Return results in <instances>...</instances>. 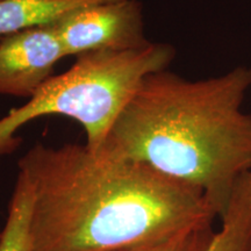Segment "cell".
Returning <instances> with one entry per match:
<instances>
[{
	"instance_id": "obj_1",
	"label": "cell",
	"mask_w": 251,
	"mask_h": 251,
	"mask_svg": "<svg viewBox=\"0 0 251 251\" xmlns=\"http://www.w3.org/2000/svg\"><path fill=\"white\" fill-rule=\"evenodd\" d=\"M18 166L31 188L28 251H121L218 218L199 188L85 144H35Z\"/></svg>"
},
{
	"instance_id": "obj_2",
	"label": "cell",
	"mask_w": 251,
	"mask_h": 251,
	"mask_svg": "<svg viewBox=\"0 0 251 251\" xmlns=\"http://www.w3.org/2000/svg\"><path fill=\"white\" fill-rule=\"evenodd\" d=\"M251 67L187 79L162 70L131 96L99 151L144 163L199 188L218 218L251 170Z\"/></svg>"
},
{
	"instance_id": "obj_3",
	"label": "cell",
	"mask_w": 251,
	"mask_h": 251,
	"mask_svg": "<svg viewBox=\"0 0 251 251\" xmlns=\"http://www.w3.org/2000/svg\"><path fill=\"white\" fill-rule=\"evenodd\" d=\"M176 50L168 43L126 51H92L77 56L72 67L52 76L24 106L0 119V157L15 151L17 131L46 115L76 120L86 134L85 146L97 152L144 78L166 70Z\"/></svg>"
},
{
	"instance_id": "obj_4",
	"label": "cell",
	"mask_w": 251,
	"mask_h": 251,
	"mask_svg": "<svg viewBox=\"0 0 251 251\" xmlns=\"http://www.w3.org/2000/svg\"><path fill=\"white\" fill-rule=\"evenodd\" d=\"M65 56L92 51H126L148 47L143 6L139 0H119L79 8L55 24Z\"/></svg>"
},
{
	"instance_id": "obj_5",
	"label": "cell",
	"mask_w": 251,
	"mask_h": 251,
	"mask_svg": "<svg viewBox=\"0 0 251 251\" xmlns=\"http://www.w3.org/2000/svg\"><path fill=\"white\" fill-rule=\"evenodd\" d=\"M67 57L55 27L31 28L0 40V96L30 99Z\"/></svg>"
},
{
	"instance_id": "obj_6",
	"label": "cell",
	"mask_w": 251,
	"mask_h": 251,
	"mask_svg": "<svg viewBox=\"0 0 251 251\" xmlns=\"http://www.w3.org/2000/svg\"><path fill=\"white\" fill-rule=\"evenodd\" d=\"M111 1L119 0H0V40L52 25L79 8Z\"/></svg>"
},
{
	"instance_id": "obj_7",
	"label": "cell",
	"mask_w": 251,
	"mask_h": 251,
	"mask_svg": "<svg viewBox=\"0 0 251 251\" xmlns=\"http://www.w3.org/2000/svg\"><path fill=\"white\" fill-rule=\"evenodd\" d=\"M221 222L205 251H246L251 235V179L235 187Z\"/></svg>"
},
{
	"instance_id": "obj_8",
	"label": "cell",
	"mask_w": 251,
	"mask_h": 251,
	"mask_svg": "<svg viewBox=\"0 0 251 251\" xmlns=\"http://www.w3.org/2000/svg\"><path fill=\"white\" fill-rule=\"evenodd\" d=\"M30 207L31 188L29 181L23 172L19 171L8 205L7 219L2 229L0 251H28Z\"/></svg>"
},
{
	"instance_id": "obj_9",
	"label": "cell",
	"mask_w": 251,
	"mask_h": 251,
	"mask_svg": "<svg viewBox=\"0 0 251 251\" xmlns=\"http://www.w3.org/2000/svg\"><path fill=\"white\" fill-rule=\"evenodd\" d=\"M214 234L212 227L194 229L170 240L121 251H205Z\"/></svg>"
},
{
	"instance_id": "obj_10",
	"label": "cell",
	"mask_w": 251,
	"mask_h": 251,
	"mask_svg": "<svg viewBox=\"0 0 251 251\" xmlns=\"http://www.w3.org/2000/svg\"><path fill=\"white\" fill-rule=\"evenodd\" d=\"M246 251H251V235H250V237H249V241H248V244H247V247H246Z\"/></svg>"
},
{
	"instance_id": "obj_11",
	"label": "cell",
	"mask_w": 251,
	"mask_h": 251,
	"mask_svg": "<svg viewBox=\"0 0 251 251\" xmlns=\"http://www.w3.org/2000/svg\"><path fill=\"white\" fill-rule=\"evenodd\" d=\"M1 240H2V230H0V246H1Z\"/></svg>"
}]
</instances>
